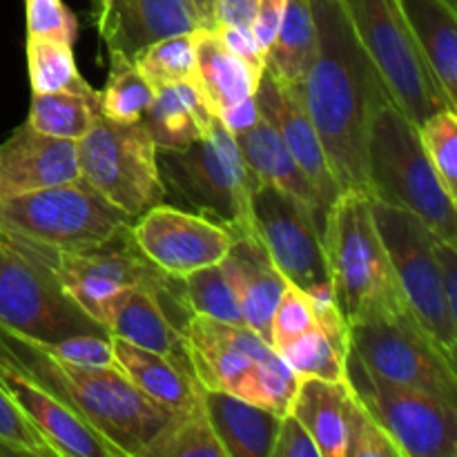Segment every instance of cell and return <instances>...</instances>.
Segmentation results:
<instances>
[{"mask_svg": "<svg viewBox=\"0 0 457 457\" xmlns=\"http://www.w3.org/2000/svg\"><path fill=\"white\" fill-rule=\"evenodd\" d=\"M101 326L112 337H120L134 346L159 353L181 366L183 370L195 375L190 357H187L186 337L168 320L159 302L141 286H132V288L116 293L103 308Z\"/></svg>", "mask_w": 457, "mask_h": 457, "instance_id": "20", "label": "cell"}, {"mask_svg": "<svg viewBox=\"0 0 457 457\" xmlns=\"http://www.w3.org/2000/svg\"><path fill=\"white\" fill-rule=\"evenodd\" d=\"M110 52V74L101 92V114L114 123H138L143 120L154 89L150 87L137 62L119 49Z\"/></svg>", "mask_w": 457, "mask_h": 457, "instance_id": "34", "label": "cell"}, {"mask_svg": "<svg viewBox=\"0 0 457 457\" xmlns=\"http://www.w3.org/2000/svg\"><path fill=\"white\" fill-rule=\"evenodd\" d=\"M0 442L21 449L25 455L56 457L29 420L18 411L12 397L0 386Z\"/></svg>", "mask_w": 457, "mask_h": 457, "instance_id": "42", "label": "cell"}, {"mask_svg": "<svg viewBox=\"0 0 457 457\" xmlns=\"http://www.w3.org/2000/svg\"><path fill=\"white\" fill-rule=\"evenodd\" d=\"M346 382L402 457H457V404L375 378L348 353Z\"/></svg>", "mask_w": 457, "mask_h": 457, "instance_id": "13", "label": "cell"}, {"mask_svg": "<svg viewBox=\"0 0 457 457\" xmlns=\"http://www.w3.org/2000/svg\"><path fill=\"white\" fill-rule=\"evenodd\" d=\"M348 353L375 378L457 404L455 360L424 333L409 308L353 321L348 324Z\"/></svg>", "mask_w": 457, "mask_h": 457, "instance_id": "9", "label": "cell"}, {"mask_svg": "<svg viewBox=\"0 0 457 457\" xmlns=\"http://www.w3.org/2000/svg\"><path fill=\"white\" fill-rule=\"evenodd\" d=\"M217 119L221 120V125L232 134V137L250 129L259 120V110H257V101H254V94L219 112Z\"/></svg>", "mask_w": 457, "mask_h": 457, "instance_id": "48", "label": "cell"}, {"mask_svg": "<svg viewBox=\"0 0 457 457\" xmlns=\"http://www.w3.org/2000/svg\"><path fill=\"white\" fill-rule=\"evenodd\" d=\"M132 61L137 62L138 71L150 83L152 89L186 83V80H199L196 31L156 40V43L147 45L143 52H138Z\"/></svg>", "mask_w": 457, "mask_h": 457, "instance_id": "35", "label": "cell"}, {"mask_svg": "<svg viewBox=\"0 0 457 457\" xmlns=\"http://www.w3.org/2000/svg\"><path fill=\"white\" fill-rule=\"evenodd\" d=\"M254 7H257V0H212L214 27H250L254 16Z\"/></svg>", "mask_w": 457, "mask_h": 457, "instance_id": "47", "label": "cell"}, {"mask_svg": "<svg viewBox=\"0 0 457 457\" xmlns=\"http://www.w3.org/2000/svg\"><path fill=\"white\" fill-rule=\"evenodd\" d=\"M214 112L199 80L165 85L154 89L143 114V125L156 147H186L210 132Z\"/></svg>", "mask_w": 457, "mask_h": 457, "instance_id": "24", "label": "cell"}, {"mask_svg": "<svg viewBox=\"0 0 457 457\" xmlns=\"http://www.w3.org/2000/svg\"><path fill=\"white\" fill-rule=\"evenodd\" d=\"M286 3L288 0H257L253 22H250V31H253L263 58H266V52L275 43L277 34H279V27L284 22Z\"/></svg>", "mask_w": 457, "mask_h": 457, "instance_id": "44", "label": "cell"}, {"mask_svg": "<svg viewBox=\"0 0 457 457\" xmlns=\"http://www.w3.org/2000/svg\"><path fill=\"white\" fill-rule=\"evenodd\" d=\"M101 116V92L34 94L27 123L40 134L80 141Z\"/></svg>", "mask_w": 457, "mask_h": 457, "instance_id": "31", "label": "cell"}, {"mask_svg": "<svg viewBox=\"0 0 457 457\" xmlns=\"http://www.w3.org/2000/svg\"><path fill=\"white\" fill-rule=\"evenodd\" d=\"M110 7H112V0H96V27H98V34H101L103 27H105L107 16H110Z\"/></svg>", "mask_w": 457, "mask_h": 457, "instance_id": "49", "label": "cell"}, {"mask_svg": "<svg viewBox=\"0 0 457 457\" xmlns=\"http://www.w3.org/2000/svg\"><path fill=\"white\" fill-rule=\"evenodd\" d=\"M344 457H402L395 442L370 415L348 384L346 400V455Z\"/></svg>", "mask_w": 457, "mask_h": 457, "instance_id": "38", "label": "cell"}, {"mask_svg": "<svg viewBox=\"0 0 457 457\" xmlns=\"http://www.w3.org/2000/svg\"><path fill=\"white\" fill-rule=\"evenodd\" d=\"M195 7L199 9V13L204 16V21L208 22V27H214V16H212V0H192Z\"/></svg>", "mask_w": 457, "mask_h": 457, "instance_id": "50", "label": "cell"}, {"mask_svg": "<svg viewBox=\"0 0 457 457\" xmlns=\"http://www.w3.org/2000/svg\"><path fill=\"white\" fill-rule=\"evenodd\" d=\"M346 400L348 382L299 378L290 402L293 413L315 440L321 457L346 455Z\"/></svg>", "mask_w": 457, "mask_h": 457, "instance_id": "27", "label": "cell"}, {"mask_svg": "<svg viewBox=\"0 0 457 457\" xmlns=\"http://www.w3.org/2000/svg\"><path fill=\"white\" fill-rule=\"evenodd\" d=\"M317 52V22L312 0H288L284 22L263 58V71L275 83L302 87Z\"/></svg>", "mask_w": 457, "mask_h": 457, "instance_id": "30", "label": "cell"}, {"mask_svg": "<svg viewBox=\"0 0 457 457\" xmlns=\"http://www.w3.org/2000/svg\"><path fill=\"white\" fill-rule=\"evenodd\" d=\"M34 342V339H31ZM56 360L67 361L80 369H116L114 348H112L110 335H71V337L58 339V342H34Z\"/></svg>", "mask_w": 457, "mask_h": 457, "instance_id": "39", "label": "cell"}, {"mask_svg": "<svg viewBox=\"0 0 457 457\" xmlns=\"http://www.w3.org/2000/svg\"><path fill=\"white\" fill-rule=\"evenodd\" d=\"M0 355L70 406L120 457H141L147 442L174 413L143 395L120 370L71 366L3 326Z\"/></svg>", "mask_w": 457, "mask_h": 457, "instance_id": "2", "label": "cell"}, {"mask_svg": "<svg viewBox=\"0 0 457 457\" xmlns=\"http://www.w3.org/2000/svg\"><path fill=\"white\" fill-rule=\"evenodd\" d=\"M253 223L254 235L288 284L303 293L330 286L324 230L311 208L259 181L253 192Z\"/></svg>", "mask_w": 457, "mask_h": 457, "instance_id": "14", "label": "cell"}, {"mask_svg": "<svg viewBox=\"0 0 457 457\" xmlns=\"http://www.w3.org/2000/svg\"><path fill=\"white\" fill-rule=\"evenodd\" d=\"M312 326H317V317L315 311H312L311 297L302 288L288 284L284 295H281L279 303H277L275 315H272L270 346H281V344L290 342V339L311 330Z\"/></svg>", "mask_w": 457, "mask_h": 457, "instance_id": "40", "label": "cell"}, {"mask_svg": "<svg viewBox=\"0 0 457 457\" xmlns=\"http://www.w3.org/2000/svg\"><path fill=\"white\" fill-rule=\"evenodd\" d=\"M254 101H257L262 119H266L277 129L281 141L286 143L288 152L295 156L299 168L303 170L308 181L315 187L321 208L328 214V208L337 199L339 190L333 174H330L320 134H317L306 105H303L302 87H286V85L275 83L263 71L257 89H254Z\"/></svg>", "mask_w": 457, "mask_h": 457, "instance_id": "17", "label": "cell"}, {"mask_svg": "<svg viewBox=\"0 0 457 457\" xmlns=\"http://www.w3.org/2000/svg\"><path fill=\"white\" fill-rule=\"evenodd\" d=\"M324 250L333 299L346 324L406 308L375 226L370 195L339 192L326 214Z\"/></svg>", "mask_w": 457, "mask_h": 457, "instance_id": "4", "label": "cell"}, {"mask_svg": "<svg viewBox=\"0 0 457 457\" xmlns=\"http://www.w3.org/2000/svg\"><path fill=\"white\" fill-rule=\"evenodd\" d=\"M27 71L34 94L96 92L76 67L71 45L61 40L27 36Z\"/></svg>", "mask_w": 457, "mask_h": 457, "instance_id": "33", "label": "cell"}, {"mask_svg": "<svg viewBox=\"0 0 457 457\" xmlns=\"http://www.w3.org/2000/svg\"><path fill=\"white\" fill-rule=\"evenodd\" d=\"M235 141L248 168L254 172V177L262 183H270L277 190L302 201L306 208L312 210L321 230H324L326 210L321 208L320 196H317L312 183L308 181L303 170L295 161V156L288 152L286 143L281 141L277 129L259 114L257 123L245 129V132L237 134Z\"/></svg>", "mask_w": 457, "mask_h": 457, "instance_id": "23", "label": "cell"}, {"mask_svg": "<svg viewBox=\"0 0 457 457\" xmlns=\"http://www.w3.org/2000/svg\"><path fill=\"white\" fill-rule=\"evenodd\" d=\"M183 284H186V302L192 315H205L228 324H244L235 286L221 262L190 272L183 277Z\"/></svg>", "mask_w": 457, "mask_h": 457, "instance_id": "36", "label": "cell"}, {"mask_svg": "<svg viewBox=\"0 0 457 457\" xmlns=\"http://www.w3.org/2000/svg\"><path fill=\"white\" fill-rule=\"evenodd\" d=\"M79 147L80 179L129 217H141L165 201L156 143L143 120L114 123L98 116Z\"/></svg>", "mask_w": 457, "mask_h": 457, "instance_id": "10", "label": "cell"}, {"mask_svg": "<svg viewBox=\"0 0 457 457\" xmlns=\"http://www.w3.org/2000/svg\"><path fill=\"white\" fill-rule=\"evenodd\" d=\"M110 339L119 370L143 395L170 411H186L199 404L201 384L196 382L195 375H190L159 353L145 351V348L134 346L125 339L112 337V335Z\"/></svg>", "mask_w": 457, "mask_h": 457, "instance_id": "26", "label": "cell"}, {"mask_svg": "<svg viewBox=\"0 0 457 457\" xmlns=\"http://www.w3.org/2000/svg\"><path fill=\"white\" fill-rule=\"evenodd\" d=\"M391 101L420 125L440 110H455L415 45L400 0H339Z\"/></svg>", "mask_w": 457, "mask_h": 457, "instance_id": "8", "label": "cell"}, {"mask_svg": "<svg viewBox=\"0 0 457 457\" xmlns=\"http://www.w3.org/2000/svg\"><path fill=\"white\" fill-rule=\"evenodd\" d=\"M27 36L71 45L79 36V21L62 0H25Z\"/></svg>", "mask_w": 457, "mask_h": 457, "instance_id": "41", "label": "cell"}, {"mask_svg": "<svg viewBox=\"0 0 457 457\" xmlns=\"http://www.w3.org/2000/svg\"><path fill=\"white\" fill-rule=\"evenodd\" d=\"M208 27L192 0H112L101 31L107 49L134 58L147 45Z\"/></svg>", "mask_w": 457, "mask_h": 457, "instance_id": "19", "label": "cell"}, {"mask_svg": "<svg viewBox=\"0 0 457 457\" xmlns=\"http://www.w3.org/2000/svg\"><path fill=\"white\" fill-rule=\"evenodd\" d=\"M436 254L442 272V288H445L446 306L457 320V244L436 239Z\"/></svg>", "mask_w": 457, "mask_h": 457, "instance_id": "46", "label": "cell"}, {"mask_svg": "<svg viewBox=\"0 0 457 457\" xmlns=\"http://www.w3.org/2000/svg\"><path fill=\"white\" fill-rule=\"evenodd\" d=\"M201 402L226 457H270L281 415L230 393L204 386Z\"/></svg>", "mask_w": 457, "mask_h": 457, "instance_id": "22", "label": "cell"}, {"mask_svg": "<svg viewBox=\"0 0 457 457\" xmlns=\"http://www.w3.org/2000/svg\"><path fill=\"white\" fill-rule=\"evenodd\" d=\"M270 457H321L315 440L293 413L281 415Z\"/></svg>", "mask_w": 457, "mask_h": 457, "instance_id": "43", "label": "cell"}, {"mask_svg": "<svg viewBox=\"0 0 457 457\" xmlns=\"http://www.w3.org/2000/svg\"><path fill=\"white\" fill-rule=\"evenodd\" d=\"M370 205L406 308L424 333L451 360H455L457 320L446 306L442 288V272L436 254V239L440 237L433 235L409 210L386 205L373 196Z\"/></svg>", "mask_w": 457, "mask_h": 457, "instance_id": "11", "label": "cell"}, {"mask_svg": "<svg viewBox=\"0 0 457 457\" xmlns=\"http://www.w3.org/2000/svg\"><path fill=\"white\" fill-rule=\"evenodd\" d=\"M275 351L297 378L342 382L346 379V360L351 351L348 324L339 312L317 317V326L281 344Z\"/></svg>", "mask_w": 457, "mask_h": 457, "instance_id": "28", "label": "cell"}, {"mask_svg": "<svg viewBox=\"0 0 457 457\" xmlns=\"http://www.w3.org/2000/svg\"><path fill=\"white\" fill-rule=\"evenodd\" d=\"M132 223L85 179L0 199V235L54 250L98 248Z\"/></svg>", "mask_w": 457, "mask_h": 457, "instance_id": "7", "label": "cell"}, {"mask_svg": "<svg viewBox=\"0 0 457 457\" xmlns=\"http://www.w3.org/2000/svg\"><path fill=\"white\" fill-rule=\"evenodd\" d=\"M199 85L214 116L226 107L253 96L262 76L219 40L214 27L196 29Z\"/></svg>", "mask_w": 457, "mask_h": 457, "instance_id": "29", "label": "cell"}, {"mask_svg": "<svg viewBox=\"0 0 457 457\" xmlns=\"http://www.w3.org/2000/svg\"><path fill=\"white\" fill-rule=\"evenodd\" d=\"M415 45L457 110V12L446 0H400Z\"/></svg>", "mask_w": 457, "mask_h": 457, "instance_id": "25", "label": "cell"}, {"mask_svg": "<svg viewBox=\"0 0 457 457\" xmlns=\"http://www.w3.org/2000/svg\"><path fill=\"white\" fill-rule=\"evenodd\" d=\"M0 326L34 342L107 335L61 286L52 270L0 237Z\"/></svg>", "mask_w": 457, "mask_h": 457, "instance_id": "12", "label": "cell"}, {"mask_svg": "<svg viewBox=\"0 0 457 457\" xmlns=\"http://www.w3.org/2000/svg\"><path fill=\"white\" fill-rule=\"evenodd\" d=\"M165 196L190 212L239 235H254L253 192L259 179L241 156L235 137L214 116L212 128L186 147H156Z\"/></svg>", "mask_w": 457, "mask_h": 457, "instance_id": "6", "label": "cell"}, {"mask_svg": "<svg viewBox=\"0 0 457 457\" xmlns=\"http://www.w3.org/2000/svg\"><path fill=\"white\" fill-rule=\"evenodd\" d=\"M221 263L235 286L244 324L270 344L272 315L288 281L270 262L257 235L235 237Z\"/></svg>", "mask_w": 457, "mask_h": 457, "instance_id": "21", "label": "cell"}, {"mask_svg": "<svg viewBox=\"0 0 457 457\" xmlns=\"http://www.w3.org/2000/svg\"><path fill=\"white\" fill-rule=\"evenodd\" d=\"M317 52L302 85L308 116L324 145L339 192H369L366 141L382 79L357 40L339 0H312Z\"/></svg>", "mask_w": 457, "mask_h": 457, "instance_id": "1", "label": "cell"}, {"mask_svg": "<svg viewBox=\"0 0 457 457\" xmlns=\"http://www.w3.org/2000/svg\"><path fill=\"white\" fill-rule=\"evenodd\" d=\"M366 172L375 201L409 210L433 235L457 244V201L437 179L418 125L406 119L388 94L379 98L370 119Z\"/></svg>", "mask_w": 457, "mask_h": 457, "instance_id": "3", "label": "cell"}, {"mask_svg": "<svg viewBox=\"0 0 457 457\" xmlns=\"http://www.w3.org/2000/svg\"><path fill=\"white\" fill-rule=\"evenodd\" d=\"M219 40L230 49L235 56H239L241 61L248 62L259 76L263 74V54L259 49L257 40H254L250 27H237V25H219L214 27Z\"/></svg>", "mask_w": 457, "mask_h": 457, "instance_id": "45", "label": "cell"}, {"mask_svg": "<svg viewBox=\"0 0 457 457\" xmlns=\"http://www.w3.org/2000/svg\"><path fill=\"white\" fill-rule=\"evenodd\" d=\"M13 455H25V453H22L21 449H16V446L0 442V457H13Z\"/></svg>", "mask_w": 457, "mask_h": 457, "instance_id": "51", "label": "cell"}, {"mask_svg": "<svg viewBox=\"0 0 457 457\" xmlns=\"http://www.w3.org/2000/svg\"><path fill=\"white\" fill-rule=\"evenodd\" d=\"M420 141L436 170L437 179L457 201V114L440 110L418 125Z\"/></svg>", "mask_w": 457, "mask_h": 457, "instance_id": "37", "label": "cell"}, {"mask_svg": "<svg viewBox=\"0 0 457 457\" xmlns=\"http://www.w3.org/2000/svg\"><path fill=\"white\" fill-rule=\"evenodd\" d=\"M446 3H451V4H453V7H455V0H446Z\"/></svg>", "mask_w": 457, "mask_h": 457, "instance_id": "52", "label": "cell"}, {"mask_svg": "<svg viewBox=\"0 0 457 457\" xmlns=\"http://www.w3.org/2000/svg\"><path fill=\"white\" fill-rule=\"evenodd\" d=\"M181 333L192 373L201 386L230 393L277 415L288 413L299 378L254 330L192 315Z\"/></svg>", "mask_w": 457, "mask_h": 457, "instance_id": "5", "label": "cell"}, {"mask_svg": "<svg viewBox=\"0 0 457 457\" xmlns=\"http://www.w3.org/2000/svg\"><path fill=\"white\" fill-rule=\"evenodd\" d=\"M132 237L156 268L179 279L223 262L235 241L219 223L165 201L134 219Z\"/></svg>", "mask_w": 457, "mask_h": 457, "instance_id": "15", "label": "cell"}, {"mask_svg": "<svg viewBox=\"0 0 457 457\" xmlns=\"http://www.w3.org/2000/svg\"><path fill=\"white\" fill-rule=\"evenodd\" d=\"M76 179H80L76 141L36 132L25 120L0 145V199Z\"/></svg>", "mask_w": 457, "mask_h": 457, "instance_id": "18", "label": "cell"}, {"mask_svg": "<svg viewBox=\"0 0 457 457\" xmlns=\"http://www.w3.org/2000/svg\"><path fill=\"white\" fill-rule=\"evenodd\" d=\"M141 457H226V451L199 400L192 409L174 411L172 418L147 442Z\"/></svg>", "mask_w": 457, "mask_h": 457, "instance_id": "32", "label": "cell"}, {"mask_svg": "<svg viewBox=\"0 0 457 457\" xmlns=\"http://www.w3.org/2000/svg\"><path fill=\"white\" fill-rule=\"evenodd\" d=\"M0 386L7 391L13 404L43 436L56 457H120L119 451L103 440L87 422L54 393L13 366L0 355Z\"/></svg>", "mask_w": 457, "mask_h": 457, "instance_id": "16", "label": "cell"}]
</instances>
